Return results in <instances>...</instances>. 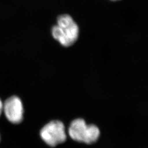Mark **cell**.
Segmentation results:
<instances>
[{
  "mask_svg": "<svg viewBox=\"0 0 148 148\" xmlns=\"http://www.w3.org/2000/svg\"><path fill=\"white\" fill-rule=\"evenodd\" d=\"M112 1H117V0H112Z\"/></svg>",
  "mask_w": 148,
  "mask_h": 148,
  "instance_id": "8992f818",
  "label": "cell"
},
{
  "mask_svg": "<svg viewBox=\"0 0 148 148\" xmlns=\"http://www.w3.org/2000/svg\"><path fill=\"white\" fill-rule=\"evenodd\" d=\"M0 140H1V136H0Z\"/></svg>",
  "mask_w": 148,
  "mask_h": 148,
  "instance_id": "52a82bcc",
  "label": "cell"
},
{
  "mask_svg": "<svg viewBox=\"0 0 148 148\" xmlns=\"http://www.w3.org/2000/svg\"><path fill=\"white\" fill-rule=\"evenodd\" d=\"M3 112L6 119L13 124L21 123L24 117V107L21 98L12 95L3 103Z\"/></svg>",
  "mask_w": 148,
  "mask_h": 148,
  "instance_id": "277c9868",
  "label": "cell"
},
{
  "mask_svg": "<svg viewBox=\"0 0 148 148\" xmlns=\"http://www.w3.org/2000/svg\"><path fill=\"white\" fill-rule=\"evenodd\" d=\"M3 103L0 98V116H1L3 112Z\"/></svg>",
  "mask_w": 148,
  "mask_h": 148,
  "instance_id": "5b68a950",
  "label": "cell"
},
{
  "mask_svg": "<svg viewBox=\"0 0 148 148\" xmlns=\"http://www.w3.org/2000/svg\"><path fill=\"white\" fill-rule=\"evenodd\" d=\"M68 133L74 140L87 144L96 142L101 134L98 127L94 125H87L82 119H75L71 122Z\"/></svg>",
  "mask_w": 148,
  "mask_h": 148,
  "instance_id": "7a4b0ae2",
  "label": "cell"
},
{
  "mask_svg": "<svg viewBox=\"0 0 148 148\" xmlns=\"http://www.w3.org/2000/svg\"><path fill=\"white\" fill-rule=\"evenodd\" d=\"M43 140L51 147H55L66 140L65 126L62 122L54 120L49 122L40 131Z\"/></svg>",
  "mask_w": 148,
  "mask_h": 148,
  "instance_id": "3957f363",
  "label": "cell"
},
{
  "mask_svg": "<svg viewBox=\"0 0 148 148\" xmlns=\"http://www.w3.org/2000/svg\"><path fill=\"white\" fill-rule=\"evenodd\" d=\"M53 37L64 47H70L77 40L79 29L73 18L66 14L60 15L57 24L52 27Z\"/></svg>",
  "mask_w": 148,
  "mask_h": 148,
  "instance_id": "6da1fadb",
  "label": "cell"
}]
</instances>
